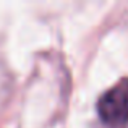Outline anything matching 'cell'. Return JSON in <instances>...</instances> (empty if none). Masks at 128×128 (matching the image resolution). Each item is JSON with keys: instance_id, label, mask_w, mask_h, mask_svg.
Returning <instances> with one entry per match:
<instances>
[{"instance_id": "obj_1", "label": "cell", "mask_w": 128, "mask_h": 128, "mask_svg": "<svg viewBox=\"0 0 128 128\" xmlns=\"http://www.w3.org/2000/svg\"><path fill=\"white\" fill-rule=\"evenodd\" d=\"M97 112L104 123L123 126L128 123V81L123 80L100 96Z\"/></svg>"}]
</instances>
